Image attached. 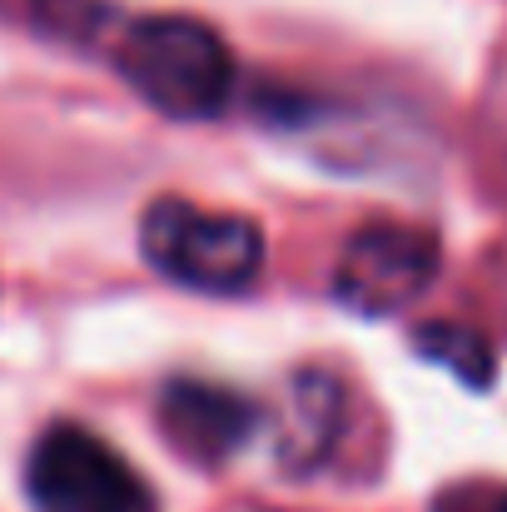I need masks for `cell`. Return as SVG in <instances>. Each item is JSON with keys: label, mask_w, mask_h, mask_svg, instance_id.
<instances>
[{"label": "cell", "mask_w": 507, "mask_h": 512, "mask_svg": "<svg viewBox=\"0 0 507 512\" xmlns=\"http://www.w3.org/2000/svg\"><path fill=\"white\" fill-rule=\"evenodd\" d=\"M498 512H507V498H503V503H498Z\"/></svg>", "instance_id": "8"}, {"label": "cell", "mask_w": 507, "mask_h": 512, "mask_svg": "<svg viewBox=\"0 0 507 512\" xmlns=\"http://www.w3.org/2000/svg\"><path fill=\"white\" fill-rule=\"evenodd\" d=\"M160 423H165L169 443L184 453V458H199V463H219L229 458L249 428H254V408L219 388V383H199V378H179L169 383L165 398H160Z\"/></svg>", "instance_id": "5"}, {"label": "cell", "mask_w": 507, "mask_h": 512, "mask_svg": "<svg viewBox=\"0 0 507 512\" xmlns=\"http://www.w3.org/2000/svg\"><path fill=\"white\" fill-rule=\"evenodd\" d=\"M140 249L165 279L199 294H239L264 269V229L254 219L189 199H155L145 209Z\"/></svg>", "instance_id": "2"}, {"label": "cell", "mask_w": 507, "mask_h": 512, "mask_svg": "<svg viewBox=\"0 0 507 512\" xmlns=\"http://www.w3.org/2000/svg\"><path fill=\"white\" fill-rule=\"evenodd\" d=\"M25 493L35 512H155V493L135 463L80 423H55L35 438Z\"/></svg>", "instance_id": "3"}, {"label": "cell", "mask_w": 507, "mask_h": 512, "mask_svg": "<svg viewBox=\"0 0 507 512\" xmlns=\"http://www.w3.org/2000/svg\"><path fill=\"white\" fill-rule=\"evenodd\" d=\"M115 70L130 90L174 120H209L234 90V60L214 25L194 15H140L125 25Z\"/></svg>", "instance_id": "1"}, {"label": "cell", "mask_w": 507, "mask_h": 512, "mask_svg": "<svg viewBox=\"0 0 507 512\" xmlns=\"http://www.w3.org/2000/svg\"><path fill=\"white\" fill-rule=\"evenodd\" d=\"M338 428H343V388L329 373H299L289 383V398H284V418H279V433H274V458L294 473H309L329 458Z\"/></svg>", "instance_id": "6"}, {"label": "cell", "mask_w": 507, "mask_h": 512, "mask_svg": "<svg viewBox=\"0 0 507 512\" xmlns=\"http://www.w3.org/2000/svg\"><path fill=\"white\" fill-rule=\"evenodd\" d=\"M413 348L423 358H433L438 368L458 373L468 388H488L493 373H498V358H493V343L483 339L478 329L468 324H423L413 334Z\"/></svg>", "instance_id": "7"}, {"label": "cell", "mask_w": 507, "mask_h": 512, "mask_svg": "<svg viewBox=\"0 0 507 512\" xmlns=\"http://www.w3.org/2000/svg\"><path fill=\"white\" fill-rule=\"evenodd\" d=\"M438 239L418 224H363L334 264V294L358 314H398L438 279Z\"/></svg>", "instance_id": "4"}]
</instances>
